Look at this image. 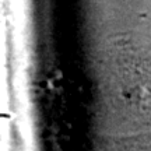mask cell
<instances>
[{
  "label": "cell",
  "mask_w": 151,
  "mask_h": 151,
  "mask_svg": "<svg viewBox=\"0 0 151 151\" xmlns=\"http://www.w3.org/2000/svg\"><path fill=\"white\" fill-rule=\"evenodd\" d=\"M99 84L119 129H151V41L124 37L109 42L99 59Z\"/></svg>",
  "instance_id": "cell-1"
},
{
  "label": "cell",
  "mask_w": 151,
  "mask_h": 151,
  "mask_svg": "<svg viewBox=\"0 0 151 151\" xmlns=\"http://www.w3.org/2000/svg\"><path fill=\"white\" fill-rule=\"evenodd\" d=\"M108 151H151V130L115 137L108 143Z\"/></svg>",
  "instance_id": "cell-2"
}]
</instances>
